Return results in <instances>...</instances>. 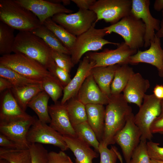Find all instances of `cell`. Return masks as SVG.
I'll return each mask as SVG.
<instances>
[{
    "mask_svg": "<svg viewBox=\"0 0 163 163\" xmlns=\"http://www.w3.org/2000/svg\"><path fill=\"white\" fill-rule=\"evenodd\" d=\"M93 25L88 30L76 37L74 45L70 51L72 61L74 65L80 62L83 56L90 52L101 49L104 45L112 44L118 45L120 43L109 41L104 38L107 35L104 28L96 29Z\"/></svg>",
    "mask_w": 163,
    "mask_h": 163,
    "instance_id": "cell-6",
    "label": "cell"
},
{
    "mask_svg": "<svg viewBox=\"0 0 163 163\" xmlns=\"http://www.w3.org/2000/svg\"><path fill=\"white\" fill-rule=\"evenodd\" d=\"M51 55L58 66L69 73L75 65L69 55L51 49Z\"/></svg>",
    "mask_w": 163,
    "mask_h": 163,
    "instance_id": "cell-38",
    "label": "cell"
},
{
    "mask_svg": "<svg viewBox=\"0 0 163 163\" xmlns=\"http://www.w3.org/2000/svg\"><path fill=\"white\" fill-rule=\"evenodd\" d=\"M33 117L21 108L11 89L5 91L2 94L0 98V122L27 119Z\"/></svg>",
    "mask_w": 163,
    "mask_h": 163,
    "instance_id": "cell-17",
    "label": "cell"
},
{
    "mask_svg": "<svg viewBox=\"0 0 163 163\" xmlns=\"http://www.w3.org/2000/svg\"><path fill=\"white\" fill-rule=\"evenodd\" d=\"M51 18L56 24L77 37L96 24L97 16L94 12L89 10L79 9L74 13H59Z\"/></svg>",
    "mask_w": 163,
    "mask_h": 163,
    "instance_id": "cell-8",
    "label": "cell"
},
{
    "mask_svg": "<svg viewBox=\"0 0 163 163\" xmlns=\"http://www.w3.org/2000/svg\"><path fill=\"white\" fill-rule=\"evenodd\" d=\"M151 133L163 134V116L158 117L153 122L150 127Z\"/></svg>",
    "mask_w": 163,
    "mask_h": 163,
    "instance_id": "cell-44",
    "label": "cell"
},
{
    "mask_svg": "<svg viewBox=\"0 0 163 163\" xmlns=\"http://www.w3.org/2000/svg\"><path fill=\"white\" fill-rule=\"evenodd\" d=\"M150 87L148 80L143 78L139 73H135L123 90V94L128 103H134L139 107L143 103L145 93Z\"/></svg>",
    "mask_w": 163,
    "mask_h": 163,
    "instance_id": "cell-21",
    "label": "cell"
},
{
    "mask_svg": "<svg viewBox=\"0 0 163 163\" xmlns=\"http://www.w3.org/2000/svg\"><path fill=\"white\" fill-rule=\"evenodd\" d=\"M0 159H5L9 163H31L29 149H8L1 147Z\"/></svg>",
    "mask_w": 163,
    "mask_h": 163,
    "instance_id": "cell-33",
    "label": "cell"
},
{
    "mask_svg": "<svg viewBox=\"0 0 163 163\" xmlns=\"http://www.w3.org/2000/svg\"><path fill=\"white\" fill-rule=\"evenodd\" d=\"M120 163H123V160H122V159H120Z\"/></svg>",
    "mask_w": 163,
    "mask_h": 163,
    "instance_id": "cell-55",
    "label": "cell"
},
{
    "mask_svg": "<svg viewBox=\"0 0 163 163\" xmlns=\"http://www.w3.org/2000/svg\"><path fill=\"white\" fill-rule=\"evenodd\" d=\"M161 100L153 94H145L143 103L138 112L135 116L134 122L141 133V141H151L153 135L150 131L151 126L160 115Z\"/></svg>",
    "mask_w": 163,
    "mask_h": 163,
    "instance_id": "cell-7",
    "label": "cell"
},
{
    "mask_svg": "<svg viewBox=\"0 0 163 163\" xmlns=\"http://www.w3.org/2000/svg\"><path fill=\"white\" fill-rule=\"evenodd\" d=\"M77 97L85 105L88 104L107 105L109 99V97L98 86L91 73L80 88Z\"/></svg>",
    "mask_w": 163,
    "mask_h": 163,
    "instance_id": "cell-20",
    "label": "cell"
},
{
    "mask_svg": "<svg viewBox=\"0 0 163 163\" xmlns=\"http://www.w3.org/2000/svg\"><path fill=\"white\" fill-rule=\"evenodd\" d=\"M0 21L19 31H31L41 25L37 17L15 0H0Z\"/></svg>",
    "mask_w": 163,
    "mask_h": 163,
    "instance_id": "cell-2",
    "label": "cell"
},
{
    "mask_svg": "<svg viewBox=\"0 0 163 163\" xmlns=\"http://www.w3.org/2000/svg\"><path fill=\"white\" fill-rule=\"evenodd\" d=\"M0 163H9V162L5 159H0Z\"/></svg>",
    "mask_w": 163,
    "mask_h": 163,
    "instance_id": "cell-54",
    "label": "cell"
},
{
    "mask_svg": "<svg viewBox=\"0 0 163 163\" xmlns=\"http://www.w3.org/2000/svg\"><path fill=\"white\" fill-rule=\"evenodd\" d=\"M146 143L147 142L140 141L132 153L129 163H151Z\"/></svg>",
    "mask_w": 163,
    "mask_h": 163,
    "instance_id": "cell-37",
    "label": "cell"
},
{
    "mask_svg": "<svg viewBox=\"0 0 163 163\" xmlns=\"http://www.w3.org/2000/svg\"><path fill=\"white\" fill-rule=\"evenodd\" d=\"M50 97L44 91H42L34 97L27 105V107L36 113L40 121L46 124L50 123L51 121L48 111Z\"/></svg>",
    "mask_w": 163,
    "mask_h": 163,
    "instance_id": "cell-26",
    "label": "cell"
},
{
    "mask_svg": "<svg viewBox=\"0 0 163 163\" xmlns=\"http://www.w3.org/2000/svg\"><path fill=\"white\" fill-rule=\"evenodd\" d=\"M141 62L155 67L159 76L163 78V49L161 46L160 38L155 34L154 40L150 41L149 49L144 51L138 50L136 54L130 57L129 64L136 65Z\"/></svg>",
    "mask_w": 163,
    "mask_h": 163,
    "instance_id": "cell-16",
    "label": "cell"
},
{
    "mask_svg": "<svg viewBox=\"0 0 163 163\" xmlns=\"http://www.w3.org/2000/svg\"><path fill=\"white\" fill-rule=\"evenodd\" d=\"M85 108L87 121L100 142L104 133L105 108L100 104H88Z\"/></svg>",
    "mask_w": 163,
    "mask_h": 163,
    "instance_id": "cell-23",
    "label": "cell"
},
{
    "mask_svg": "<svg viewBox=\"0 0 163 163\" xmlns=\"http://www.w3.org/2000/svg\"><path fill=\"white\" fill-rule=\"evenodd\" d=\"M64 163H73L69 156H68Z\"/></svg>",
    "mask_w": 163,
    "mask_h": 163,
    "instance_id": "cell-53",
    "label": "cell"
},
{
    "mask_svg": "<svg viewBox=\"0 0 163 163\" xmlns=\"http://www.w3.org/2000/svg\"><path fill=\"white\" fill-rule=\"evenodd\" d=\"M153 94L157 98L160 99H163V85H157L154 88Z\"/></svg>",
    "mask_w": 163,
    "mask_h": 163,
    "instance_id": "cell-47",
    "label": "cell"
},
{
    "mask_svg": "<svg viewBox=\"0 0 163 163\" xmlns=\"http://www.w3.org/2000/svg\"><path fill=\"white\" fill-rule=\"evenodd\" d=\"M128 64L119 65L110 86L111 95L121 94L132 76L135 73Z\"/></svg>",
    "mask_w": 163,
    "mask_h": 163,
    "instance_id": "cell-25",
    "label": "cell"
},
{
    "mask_svg": "<svg viewBox=\"0 0 163 163\" xmlns=\"http://www.w3.org/2000/svg\"><path fill=\"white\" fill-rule=\"evenodd\" d=\"M1 147L8 149H23L5 135L0 134Z\"/></svg>",
    "mask_w": 163,
    "mask_h": 163,
    "instance_id": "cell-43",
    "label": "cell"
},
{
    "mask_svg": "<svg viewBox=\"0 0 163 163\" xmlns=\"http://www.w3.org/2000/svg\"><path fill=\"white\" fill-rule=\"evenodd\" d=\"M43 91L47 93L54 103L61 97L64 87L56 78H48L43 80L41 84Z\"/></svg>",
    "mask_w": 163,
    "mask_h": 163,
    "instance_id": "cell-35",
    "label": "cell"
},
{
    "mask_svg": "<svg viewBox=\"0 0 163 163\" xmlns=\"http://www.w3.org/2000/svg\"><path fill=\"white\" fill-rule=\"evenodd\" d=\"M151 163H163V161L151 159Z\"/></svg>",
    "mask_w": 163,
    "mask_h": 163,
    "instance_id": "cell-52",
    "label": "cell"
},
{
    "mask_svg": "<svg viewBox=\"0 0 163 163\" xmlns=\"http://www.w3.org/2000/svg\"><path fill=\"white\" fill-rule=\"evenodd\" d=\"M73 127L76 136L90 146L93 147L95 151L98 152L100 142L87 121L75 126Z\"/></svg>",
    "mask_w": 163,
    "mask_h": 163,
    "instance_id": "cell-34",
    "label": "cell"
},
{
    "mask_svg": "<svg viewBox=\"0 0 163 163\" xmlns=\"http://www.w3.org/2000/svg\"><path fill=\"white\" fill-rule=\"evenodd\" d=\"M141 136L140 130L135 124L132 113L123 128L114 138L115 143L120 147L126 163H129L132 153L139 144Z\"/></svg>",
    "mask_w": 163,
    "mask_h": 163,
    "instance_id": "cell-12",
    "label": "cell"
},
{
    "mask_svg": "<svg viewBox=\"0 0 163 163\" xmlns=\"http://www.w3.org/2000/svg\"><path fill=\"white\" fill-rule=\"evenodd\" d=\"M31 32L42 39L52 50L70 55L69 50L56 35L44 25H41Z\"/></svg>",
    "mask_w": 163,
    "mask_h": 163,
    "instance_id": "cell-28",
    "label": "cell"
},
{
    "mask_svg": "<svg viewBox=\"0 0 163 163\" xmlns=\"http://www.w3.org/2000/svg\"><path fill=\"white\" fill-rule=\"evenodd\" d=\"M94 62L87 56L80 61L76 73L69 83L64 87L61 103L64 104L71 98L77 97L78 93L85 81L91 74Z\"/></svg>",
    "mask_w": 163,
    "mask_h": 163,
    "instance_id": "cell-18",
    "label": "cell"
},
{
    "mask_svg": "<svg viewBox=\"0 0 163 163\" xmlns=\"http://www.w3.org/2000/svg\"><path fill=\"white\" fill-rule=\"evenodd\" d=\"M50 2L56 4H61L62 3L64 6L70 4L71 0H49Z\"/></svg>",
    "mask_w": 163,
    "mask_h": 163,
    "instance_id": "cell-50",
    "label": "cell"
},
{
    "mask_svg": "<svg viewBox=\"0 0 163 163\" xmlns=\"http://www.w3.org/2000/svg\"><path fill=\"white\" fill-rule=\"evenodd\" d=\"M35 117L9 122H0V133L14 142L21 148L29 149L30 144L27 140L29 130Z\"/></svg>",
    "mask_w": 163,
    "mask_h": 163,
    "instance_id": "cell-15",
    "label": "cell"
},
{
    "mask_svg": "<svg viewBox=\"0 0 163 163\" xmlns=\"http://www.w3.org/2000/svg\"><path fill=\"white\" fill-rule=\"evenodd\" d=\"M51 121L50 126L62 136L77 137L70 121L66 104L57 102L48 106Z\"/></svg>",
    "mask_w": 163,
    "mask_h": 163,
    "instance_id": "cell-19",
    "label": "cell"
},
{
    "mask_svg": "<svg viewBox=\"0 0 163 163\" xmlns=\"http://www.w3.org/2000/svg\"><path fill=\"white\" fill-rule=\"evenodd\" d=\"M163 116V99L161 101V113L160 115L158 117Z\"/></svg>",
    "mask_w": 163,
    "mask_h": 163,
    "instance_id": "cell-51",
    "label": "cell"
},
{
    "mask_svg": "<svg viewBox=\"0 0 163 163\" xmlns=\"http://www.w3.org/2000/svg\"><path fill=\"white\" fill-rule=\"evenodd\" d=\"M38 62L47 69L54 60L50 48L41 38L30 31H19L15 36L12 49Z\"/></svg>",
    "mask_w": 163,
    "mask_h": 163,
    "instance_id": "cell-3",
    "label": "cell"
},
{
    "mask_svg": "<svg viewBox=\"0 0 163 163\" xmlns=\"http://www.w3.org/2000/svg\"><path fill=\"white\" fill-rule=\"evenodd\" d=\"M149 0H132L131 12L144 23L146 27L144 37V47L147 48L150 45V41L154 40L155 34L160 27V21L154 18L149 9Z\"/></svg>",
    "mask_w": 163,
    "mask_h": 163,
    "instance_id": "cell-13",
    "label": "cell"
},
{
    "mask_svg": "<svg viewBox=\"0 0 163 163\" xmlns=\"http://www.w3.org/2000/svg\"><path fill=\"white\" fill-rule=\"evenodd\" d=\"M132 113V109L122 94L111 95L105 110L104 130L101 142L107 147L115 143L114 138L125 126Z\"/></svg>",
    "mask_w": 163,
    "mask_h": 163,
    "instance_id": "cell-1",
    "label": "cell"
},
{
    "mask_svg": "<svg viewBox=\"0 0 163 163\" xmlns=\"http://www.w3.org/2000/svg\"><path fill=\"white\" fill-rule=\"evenodd\" d=\"M14 87L8 79L0 77V92L8 89H11Z\"/></svg>",
    "mask_w": 163,
    "mask_h": 163,
    "instance_id": "cell-46",
    "label": "cell"
},
{
    "mask_svg": "<svg viewBox=\"0 0 163 163\" xmlns=\"http://www.w3.org/2000/svg\"><path fill=\"white\" fill-rule=\"evenodd\" d=\"M68 156L62 151L49 152L47 163H64Z\"/></svg>",
    "mask_w": 163,
    "mask_h": 163,
    "instance_id": "cell-42",
    "label": "cell"
},
{
    "mask_svg": "<svg viewBox=\"0 0 163 163\" xmlns=\"http://www.w3.org/2000/svg\"><path fill=\"white\" fill-rule=\"evenodd\" d=\"M119 65L94 67L91 71V74L101 90L109 97L111 95V85Z\"/></svg>",
    "mask_w": 163,
    "mask_h": 163,
    "instance_id": "cell-24",
    "label": "cell"
},
{
    "mask_svg": "<svg viewBox=\"0 0 163 163\" xmlns=\"http://www.w3.org/2000/svg\"><path fill=\"white\" fill-rule=\"evenodd\" d=\"M0 77L8 79L14 87H16L40 84L42 82L26 77L10 68L0 64Z\"/></svg>",
    "mask_w": 163,
    "mask_h": 163,
    "instance_id": "cell-31",
    "label": "cell"
},
{
    "mask_svg": "<svg viewBox=\"0 0 163 163\" xmlns=\"http://www.w3.org/2000/svg\"><path fill=\"white\" fill-rule=\"evenodd\" d=\"M117 46L114 50L105 49L100 52H89L85 56L94 62V67L129 64L130 57L136 54L137 50L131 49L125 42Z\"/></svg>",
    "mask_w": 163,
    "mask_h": 163,
    "instance_id": "cell-10",
    "label": "cell"
},
{
    "mask_svg": "<svg viewBox=\"0 0 163 163\" xmlns=\"http://www.w3.org/2000/svg\"><path fill=\"white\" fill-rule=\"evenodd\" d=\"M43 25L51 30L70 52L75 42L76 36L56 24L51 18L46 20Z\"/></svg>",
    "mask_w": 163,
    "mask_h": 163,
    "instance_id": "cell-30",
    "label": "cell"
},
{
    "mask_svg": "<svg viewBox=\"0 0 163 163\" xmlns=\"http://www.w3.org/2000/svg\"><path fill=\"white\" fill-rule=\"evenodd\" d=\"M22 6L29 10L38 18L41 25L46 20L60 13H72L73 11L61 4L45 0H15Z\"/></svg>",
    "mask_w": 163,
    "mask_h": 163,
    "instance_id": "cell-14",
    "label": "cell"
},
{
    "mask_svg": "<svg viewBox=\"0 0 163 163\" xmlns=\"http://www.w3.org/2000/svg\"><path fill=\"white\" fill-rule=\"evenodd\" d=\"M162 18L160 22V27L159 30L155 33V35L158 37H163V10L161 11Z\"/></svg>",
    "mask_w": 163,
    "mask_h": 163,
    "instance_id": "cell-49",
    "label": "cell"
},
{
    "mask_svg": "<svg viewBox=\"0 0 163 163\" xmlns=\"http://www.w3.org/2000/svg\"><path fill=\"white\" fill-rule=\"evenodd\" d=\"M41 84L19 87H14L11 89L18 104L24 111H25L30 101L43 91Z\"/></svg>",
    "mask_w": 163,
    "mask_h": 163,
    "instance_id": "cell-27",
    "label": "cell"
},
{
    "mask_svg": "<svg viewBox=\"0 0 163 163\" xmlns=\"http://www.w3.org/2000/svg\"><path fill=\"white\" fill-rule=\"evenodd\" d=\"M68 148L75 157V163H93L98 155L89 145L77 137L63 136Z\"/></svg>",
    "mask_w": 163,
    "mask_h": 163,
    "instance_id": "cell-22",
    "label": "cell"
},
{
    "mask_svg": "<svg viewBox=\"0 0 163 163\" xmlns=\"http://www.w3.org/2000/svg\"><path fill=\"white\" fill-rule=\"evenodd\" d=\"M153 7L154 9L157 11H160L163 10V0H155Z\"/></svg>",
    "mask_w": 163,
    "mask_h": 163,
    "instance_id": "cell-48",
    "label": "cell"
},
{
    "mask_svg": "<svg viewBox=\"0 0 163 163\" xmlns=\"http://www.w3.org/2000/svg\"><path fill=\"white\" fill-rule=\"evenodd\" d=\"M159 144L150 141L147 142V149L151 159L163 161V147Z\"/></svg>",
    "mask_w": 163,
    "mask_h": 163,
    "instance_id": "cell-41",
    "label": "cell"
},
{
    "mask_svg": "<svg viewBox=\"0 0 163 163\" xmlns=\"http://www.w3.org/2000/svg\"><path fill=\"white\" fill-rule=\"evenodd\" d=\"M132 5L131 0H98L89 10L96 15V24L103 19L112 25L130 14Z\"/></svg>",
    "mask_w": 163,
    "mask_h": 163,
    "instance_id": "cell-9",
    "label": "cell"
},
{
    "mask_svg": "<svg viewBox=\"0 0 163 163\" xmlns=\"http://www.w3.org/2000/svg\"><path fill=\"white\" fill-rule=\"evenodd\" d=\"M117 148L114 146H112L109 149L107 147L103 146L100 142L98 152L100 154V163H116L118 156L116 153Z\"/></svg>",
    "mask_w": 163,
    "mask_h": 163,
    "instance_id": "cell-40",
    "label": "cell"
},
{
    "mask_svg": "<svg viewBox=\"0 0 163 163\" xmlns=\"http://www.w3.org/2000/svg\"><path fill=\"white\" fill-rule=\"evenodd\" d=\"M66 104L68 116L73 126L87 121L85 105L77 97L70 99Z\"/></svg>",
    "mask_w": 163,
    "mask_h": 163,
    "instance_id": "cell-29",
    "label": "cell"
},
{
    "mask_svg": "<svg viewBox=\"0 0 163 163\" xmlns=\"http://www.w3.org/2000/svg\"><path fill=\"white\" fill-rule=\"evenodd\" d=\"M29 149L31 163H47L49 152L42 144H31Z\"/></svg>",
    "mask_w": 163,
    "mask_h": 163,
    "instance_id": "cell-36",
    "label": "cell"
},
{
    "mask_svg": "<svg viewBox=\"0 0 163 163\" xmlns=\"http://www.w3.org/2000/svg\"><path fill=\"white\" fill-rule=\"evenodd\" d=\"M14 29L0 21V54H11L15 41Z\"/></svg>",
    "mask_w": 163,
    "mask_h": 163,
    "instance_id": "cell-32",
    "label": "cell"
},
{
    "mask_svg": "<svg viewBox=\"0 0 163 163\" xmlns=\"http://www.w3.org/2000/svg\"><path fill=\"white\" fill-rule=\"evenodd\" d=\"M47 69L60 82L64 87L71 80L69 73L58 66L54 61L49 65Z\"/></svg>",
    "mask_w": 163,
    "mask_h": 163,
    "instance_id": "cell-39",
    "label": "cell"
},
{
    "mask_svg": "<svg viewBox=\"0 0 163 163\" xmlns=\"http://www.w3.org/2000/svg\"><path fill=\"white\" fill-rule=\"evenodd\" d=\"M79 8V9L89 10L96 1V0H72Z\"/></svg>",
    "mask_w": 163,
    "mask_h": 163,
    "instance_id": "cell-45",
    "label": "cell"
},
{
    "mask_svg": "<svg viewBox=\"0 0 163 163\" xmlns=\"http://www.w3.org/2000/svg\"><path fill=\"white\" fill-rule=\"evenodd\" d=\"M27 139L30 144L51 145L64 152L68 149L63 136L36 117L29 130Z\"/></svg>",
    "mask_w": 163,
    "mask_h": 163,
    "instance_id": "cell-11",
    "label": "cell"
},
{
    "mask_svg": "<svg viewBox=\"0 0 163 163\" xmlns=\"http://www.w3.org/2000/svg\"><path fill=\"white\" fill-rule=\"evenodd\" d=\"M0 64L33 80L42 82L46 79L56 78L40 63L21 53L2 56Z\"/></svg>",
    "mask_w": 163,
    "mask_h": 163,
    "instance_id": "cell-5",
    "label": "cell"
},
{
    "mask_svg": "<svg viewBox=\"0 0 163 163\" xmlns=\"http://www.w3.org/2000/svg\"><path fill=\"white\" fill-rule=\"evenodd\" d=\"M103 28L107 34L114 33L121 36L132 49L137 50L144 46L145 25L131 12L116 23Z\"/></svg>",
    "mask_w": 163,
    "mask_h": 163,
    "instance_id": "cell-4",
    "label": "cell"
}]
</instances>
